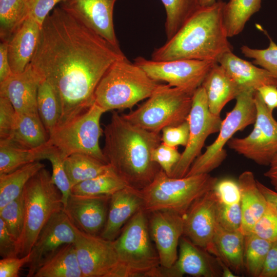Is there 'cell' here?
Returning a JSON list of instances; mask_svg holds the SVG:
<instances>
[{
  "mask_svg": "<svg viewBox=\"0 0 277 277\" xmlns=\"http://www.w3.org/2000/svg\"><path fill=\"white\" fill-rule=\"evenodd\" d=\"M124 56L121 49L58 7L41 27L30 64L57 95L62 109L60 125L94 103L100 80L115 62Z\"/></svg>",
  "mask_w": 277,
  "mask_h": 277,
  "instance_id": "1",
  "label": "cell"
},
{
  "mask_svg": "<svg viewBox=\"0 0 277 277\" xmlns=\"http://www.w3.org/2000/svg\"><path fill=\"white\" fill-rule=\"evenodd\" d=\"M103 134L102 151L113 170L139 190L149 184L161 169L151 160L152 151L162 142L160 133L141 128L113 110Z\"/></svg>",
  "mask_w": 277,
  "mask_h": 277,
  "instance_id": "2",
  "label": "cell"
},
{
  "mask_svg": "<svg viewBox=\"0 0 277 277\" xmlns=\"http://www.w3.org/2000/svg\"><path fill=\"white\" fill-rule=\"evenodd\" d=\"M225 2L201 7L170 39L151 54L154 61L197 60L216 62L232 46L224 24Z\"/></svg>",
  "mask_w": 277,
  "mask_h": 277,
  "instance_id": "3",
  "label": "cell"
},
{
  "mask_svg": "<svg viewBox=\"0 0 277 277\" xmlns=\"http://www.w3.org/2000/svg\"><path fill=\"white\" fill-rule=\"evenodd\" d=\"M159 84L126 56L107 70L94 92V103L105 112L131 109L148 98Z\"/></svg>",
  "mask_w": 277,
  "mask_h": 277,
  "instance_id": "4",
  "label": "cell"
},
{
  "mask_svg": "<svg viewBox=\"0 0 277 277\" xmlns=\"http://www.w3.org/2000/svg\"><path fill=\"white\" fill-rule=\"evenodd\" d=\"M217 180L209 173L172 177L161 168L152 181L141 190L143 209L147 213L165 210L184 216L196 200L213 189Z\"/></svg>",
  "mask_w": 277,
  "mask_h": 277,
  "instance_id": "5",
  "label": "cell"
},
{
  "mask_svg": "<svg viewBox=\"0 0 277 277\" xmlns=\"http://www.w3.org/2000/svg\"><path fill=\"white\" fill-rule=\"evenodd\" d=\"M25 217L18 242L19 257L30 253L40 231L52 216L63 209L62 195L45 167L26 184L23 192Z\"/></svg>",
  "mask_w": 277,
  "mask_h": 277,
  "instance_id": "6",
  "label": "cell"
},
{
  "mask_svg": "<svg viewBox=\"0 0 277 277\" xmlns=\"http://www.w3.org/2000/svg\"><path fill=\"white\" fill-rule=\"evenodd\" d=\"M144 209L134 214L113 241L127 277H156L160 265L151 241L148 219Z\"/></svg>",
  "mask_w": 277,
  "mask_h": 277,
  "instance_id": "7",
  "label": "cell"
},
{
  "mask_svg": "<svg viewBox=\"0 0 277 277\" xmlns=\"http://www.w3.org/2000/svg\"><path fill=\"white\" fill-rule=\"evenodd\" d=\"M193 93L168 84H159L145 102L123 115L141 128L160 133L163 128L178 125L187 120Z\"/></svg>",
  "mask_w": 277,
  "mask_h": 277,
  "instance_id": "8",
  "label": "cell"
},
{
  "mask_svg": "<svg viewBox=\"0 0 277 277\" xmlns=\"http://www.w3.org/2000/svg\"><path fill=\"white\" fill-rule=\"evenodd\" d=\"M104 110L94 103L82 113L58 125L49 134L48 144L56 148L65 159L83 153L107 164L99 139L103 133L100 120Z\"/></svg>",
  "mask_w": 277,
  "mask_h": 277,
  "instance_id": "9",
  "label": "cell"
},
{
  "mask_svg": "<svg viewBox=\"0 0 277 277\" xmlns=\"http://www.w3.org/2000/svg\"><path fill=\"white\" fill-rule=\"evenodd\" d=\"M255 91L253 89H246L238 95L234 107L222 120L216 140L195 160L186 176L209 173L221 165L227 156L225 145L236 132L255 123Z\"/></svg>",
  "mask_w": 277,
  "mask_h": 277,
  "instance_id": "10",
  "label": "cell"
},
{
  "mask_svg": "<svg viewBox=\"0 0 277 277\" xmlns=\"http://www.w3.org/2000/svg\"><path fill=\"white\" fill-rule=\"evenodd\" d=\"M72 225L73 244L83 277H127L113 241L87 233Z\"/></svg>",
  "mask_w": 277,
  "mask_h": 277,
  "instance_id": "11",
  "label": "cell"
},
{
  "mask_svg": "<svg viewBox=\"0 0 277 277\" xmlns=\"http://www.w3.org/2000/svg\"><path fill=\"white\" fill-rule=\"evenodd\" d=\"M187 120L189 126V140L173 170L171 175L172 177L181 178L186 175L193 162L201 154L207 137L219 132L221 128V116L210 111L202 86L193 94L192 106Z\"/></svg>",
  "mask_w": 277,
  "mask_h": 277,
  "instance_id": "12",
  "label": "cell"
},
{
  "mask_svg": "<svg viewBox=\"0 0 277 277\" xmlns=\"http://www.w3.org/2000/svg\"><path fill=\"white\" fill-rule=\"evenodd\" d=\"M215 63L197 60L154 61L142 56L137 57L134 61L153 80L166 82L172 87L192 93L202 85Z\"/></svg>",
  "mask_w": 277,
  "mask_h": 277,
  "instance_id": "13",
  "label": "cell"
},
{
  "mask_svg": "<svg viewBox=\"0 0 277 277\" xmlns=\"http://www.w3.org/2000/svg\"><path fill=\"white\" fill-rule=\"evenodd\" d=\"M73 225L63 210L54 213L40 231L30 253L27 277L37 270L62 246L74 243Z\"/></svg>",
  "mask_w": 277,
  "mask_h": 277,
  "instance_id": "14",
  "label": "cell"
},
{
  "mask_svg": "<svg viewBox=\"0 0 277 277\" xmlns=\"http://www.w3.org/2000/svg\"><path fill=\"white\" fill-rule=\"evenodd\" d=\"M217 208L213 189L196 200L184 216L183 236L211 254L217 224Z\"/></svg>",
  "mask_w": 277,
  "mask_h": 277,
  "instance_id": "15",
  "label": "cell"
},
{
  "mask_svg": "<svg viewBox=\"0 0 277 277\" xmlns=\"http://www.w3.org/2000/svg\"><path fill=\"white\" fill-rule=\"evenodd\" d=\"M117 0H62L60 7L75 19L121 49L113 24V10Z\"/></svg>",
  "mask_w": 277,
  "mask_h": 277,
  "instance_id": "16",
  "label": "cell"
},
{
  "mask_svg": "<svg viewBox=\"0 0 277 277\" xmlns=\"http://www.w3.org/2000/svg\"><path fill=\"white\" fill-rule=\"evenodd\" d=\"M149 213V232L155 244L160 266L169 268L178 257L177 247L184 232V216L165 210Z\"/></svg>",
  "mask_w": 277,
  "mask_h": 277,
  "instance_id": "17",
  "label": "cell"
},
{
  "mask_svg": "<svg viewBox=\"0 0 277 277\" xmlns=\"http://www.w3.org/2000/svg\"><path fill=\"white\" fill-rule=\"evenodd\" d=\"M175 263L169 268L159 267L156 277H181L185 274L197 277L222 276L216 257L182 236Z\"/></svg>",
  "mask_w": 277,
  "mask_h": 277,
  "instance_id": "18",
  "label": "cell"
},
{
  "mask_svg": "<svg viewBox=\"0 0 277 277\" xmlns=\"http://www.w3.org/2000/svg\"><path fill=\"white\" fill-rule=\"evenodd\" d=\"M110 198L71 193L63 210L78 229L100 235L106 222Z\"/></svg>",
  "mask_w": 277,
  "mask_h": 277,
  "instance_id": "19",
  "label": "cell"
},
{
  "mask_svg": "<svg viewBox=\"0 0 277 277\" xmlns=\"http://www.w3.org/2000/svg\"><path fill=\"white\" fill-rule=\"evenodd\" d=\"M42 81L29 64L23 72L12 73L0 83V96L7 98L17 113H38L37 96Z\"/></svg>",
  "mask_w": 277,
  "mask_h": 277,
  "instance_id": "20",
  "label": "cell"
},
{
  "mask_svg": "<svg viewBox=\"0 0 277 277\" xmlns=\"http://www.w3.org/2000/svg\"><path fill=\"white\" fill-rule=\"evenodd\" d=\"M143 207L141 190L128 185L115 192L110 196L106 222L100 236L114 240L130 219Z\"/></svg>",
  "mask_w": 277,
  "mask_h": 277,
  "instance_id": "21",
  "label": "cell"
},
{
  "mask_svg": "<svg viewBox=\"0 0 277 277\" xmlns=\"http://www.w3.org/2000/svg\"><path fill=\"white\" fill-rule=\"evenodd\" d=\"M41 26L27 17L7 42V52L13 74L23 72L30 63L37 48Z\"/></svg>",
  "mask_w": 277,
  "mask_h": 277,
  "instance_id": "22",
  "label": "cell"
},
{
  "mask_svg": "<svg viewBox=\"0 0 277 277\" xmlns=\"http://www.w3.org/2000/svg\"><path fill=\"white\" fill-rule=\"evenodd\" d=\"M217 62L242 91L246 89L257 91L264 85L277 86V77L273 74L241 58L232 51L223 54Z\"/></svg>",
  "mask_w": 277,
  "mask_h": 277,
  "instance_id": "23",
  "label": "cell"
},
{
  "mask_svg": "<svg viewBox=\"0 0 277 277\" xmlns=\"http://www.w3.org/2000/svg\"><path fill=\"white\" fill-rule=\"evenodd\" d=\"M238 182L241 192L242 220L240 231L244 235L251 233L252 229L267 206L263 194L256 184L251 171H245L239 176Z\"/></svg>",
  "mask_w": 277,
  "mask_h": 277,
  "instance_id": "24",
  "label": "cell"
},
{
  "mask_svg": "<svg viewBox=\"0 0 277 277\" xmlns=\"http://www.w3.org/2000/svg\"><path fill=\"white\" fill-rule=\"evenodd\" d=\"M204 88L210 111L220 115L225 106L235 99L242 91L217 63L212 66L201 85Z\"/></svg>",
  "mask_w": 277,
  "mask_h": 277,
  "instance_id": "25",
  "label": "cell"
},
{
  "mask_svg": "<svg viewBox=\"0 0 277 277\" xmlns=\"http://www.w3.org/2000/svg\"><path fill=\"white\" fill-rule=\"evenodd\" d=\"M245 235L240 231H229L216 225L212 241L211 254L220 259L236 275L245 271Z\"/></svg>",
  "mask_w": 277,
  "mask_h": 277,
  "instance_id": "26",
  "label": "cell"
},
{
  "mask_svg": "<svg viewBox=\"0 0 277 277\" xmlns=\"http://www.w3.org/2000/svg\"><path fill=\"white\" fill-rule=\"evenodd\" d=\"M49 138L38 113H17L13 128L7 139L22 148L36 149L46 145Z\"/></svg>",
  "mask_w": 277,
  "mask_h": 277,
  "instance_id": "27",
  "label": "cell"
},
{
  "mask_svg": "<svg viewBox=\"0 0 277 277\" xmlns=\"http://www.w3.org/2000/svg\"><path fill=\"white\" fill-rule=\"evenodd\" d=\"M33 277H83L73 243L62 246Z\"/></svg>",
  "mask_w": 277,
  "mask_h": 277,
  "instance_id": "28",
  "label": "cell"
},
{
  "mask_svg": "<svg viewBox=\"0 0 277 277\" xmlns=\"http://www.w3.org/2000/svg\"><path fill=\"white\" fill-rule=\"evenodd\" d=\"M46 145L36 149H27L9 139H0V174L11 172L28 164L44 160Z\"/></svg>",
  "mask_w": 277,
  "mask_h": 277,
  "instance_id": "29",
  "label": "cell"
},
{
  "mask_svg": "<svg viewBox=\"0 0 277 277\" xmlns=\"http://www.w3.org/2000/svg\"><path fill=\"white\" fill-rule=\"evenodd\" d=\"M64 167L71 188L111 168L108 164L83 153H74L66 157L64 160Z\"/></svg>",
  "mask_w": 277,
  "mask_h": 277,
  "instance_id": "30",
  "label": "cell"
},
{
  "mask_svg": "<svg viewBox=\"0 0 277 277\" xmlns=\"http://www.w3.org/2000/svg\"><path fill=\"white\" fill-rule=\"evenodd\" d=\"M44 167L45 165L38 161L0 174V208L18 197L28 181Z\"/></svg>",
  "mask_w": 277,
  "mask_h": 277,
  "instance_id": "31",
  "label": "cell"
},
{
  "mask_svg": "<svg viewBox=\"0 0 277 277\" xmlns=\"http://www.w3.org/2000/svg\"><path fill=\"white\" fill-rule=\"evenodd\" d=\"M261 0H229L223 9L224 24L229 37L239 34L252 15L259 11Z\"/></svg>",
  "mask_w": 277,
  "mask_h": 277,
  "instance_id": "32",
  "label": "cell"
},
{
  "mask_svg": "<svg viewBox=\"0 0 277 277\" xmlns=\"http://www.w3.org/2000/svg\"><path fill=\"white\" fill-rule=\"evenodd\" d=\"M227 144L231 149L260 165L269 166L273 159L260 129L255 124L247 136L232 137Z\"/></svg>",
  "mask_w": 277,
  "mask_h": 277,
  "instance_id": "33",
  "label": "cell"
},
{
  "mask_svg": "<svg viewBox=\"0 0 277 277\" xmlns=\"http://www.w3.org/2000/svg\"><path fill=\"white\" fill-rule=\"evenodd\" d=\"M128 185L111 168L71 188V193L86 196H111Z\"/></svg>",
  "mask_w": 277,
  "mask_h": 277,
  "instance_id": "34",
  "label": "cell"
},
{
  "mask_svg": "<svg viewBox=\"0 0 277 277\" xmlns=\"http://www.w3.org/2000/svg\"><path fill=\"white\" fill-rule=\"evenodd\" d=\"M37 111L49 135L59 124L62 115L61 104L53 87L46 80L39 85Z\"/></svg>",
  "mask_w": 277,
  "mask_h": 277,
  "instance_id": "35",
  "label": "cell"
},
{
  "mask_svg": "<svg viewBox=\"0 0 277 277\" xmlns=\"http://www.w3.org/2000/svg\"><path fill=\"white\" fill-rule=\"evenodd\" d=\"M166 11L165 32L170 39L201 7L200 0H161Z\"/></svg>",
  "mask_w": 277,
  "mask_h": 277,
  "instance_id": "36",
  "label": "cell"
},
{
  "mask_svg": "<svg viewBox=\"0 0 277 277\" xmlns=\"http://www.w3.org/2000/svg\"><path fill=\"white\" fill-rule=\"evenodd\" d=\"M27 18V0H0V36L8 42Z\"/></svg>",
  "mask_w": 277,
  "mask_h": 277,
  "instance_id": "37",
  "label": "cell"
},
{
  "mask_svg": "<svg viewBox=\"0 0 277 277\" xmlns=\"http://www.w3.org/2000/svg\"><path fill=\"white\" fill-rule=\"evenodd\" d=\"M271 244L253 233L245 235L244 265L248 276L259 277Z\"/></svg>",
  "mask_w": 277,
  "mask_h": 277,
  "instance_id": "38",
  "label": "cell"
},
{
  "mask_svg": "<svg viewBox=\"0 0 277 277\" xmlns=\"http://www.w3.org/2000/svg\"><path fill=\"white\" fill-rule=\"evenodd\" d=\"M254 101L256 109L254 124L260 129L267 148L273 158L277 154V121L273 116V111L267 107L257 91L254 94Z\"/></svg>",
  "mask_w": 277,
  "mask_h": 277,
  "instance_id": "39",
  "label": "cell"
},
{
  "mask_svg": "<svg viewBox=\"0 0 277 277\" xmlns=\"http://www.w3.org/2000/svg\"><path fill=\"white\" fill-rule=\"evenodd\" d=\"M44 159L49 160L51 164L52 180L62 193L64 206L71 194V187L64 167L65 158L56 148L47 143L44 153Z\"/></svg>",
  "mask_w": 277,
  "mask_h": 277,
  "instance_id": "40",
  "label": "cell"
},
{
  "mask_svg": "<svg viewBox=\"0 0 277 277\" xmlns=\"http://www.w3.org/2000/svg\"><path fill=\"white\" fill-rule=\"evenodd\" d=\"M24 217L25 207L22 193L0 208V219L4 221L9 232L18 242L23 230Z\"/></svg>",
  "mask_w": 277,
  "mask_h": 277,
  "instance_id": "41",
  "label": "cell"
},
{
  "mask_svg": "<svg viewBox=\"0 0 277 277\" xmlns=\"http://www.w3.org/2000/svg\"><path fill=\"white\" fill-rule=\"evenodd\" d=\"M269 45L264 49H253L246 45L241 48L247 57L253 59V63L267 70L277 77V45L269 37Z\"/></svg>",
  "mask_w": 277,
  "mask_h": 277,
  "instance_id": "42",
  "label": "cell"
},
{
  "mask_svg": "<svg viewBox=\"0 0 277 277\" xmlns=\"http://www.w3.org/2000/svg\"><path fill=\"white\" fill-rule=\"evenodd\" d=\"M265 212L255 224L251 233L270 242L277 241V213L267 202Z\"/></svg>",
  "mask_w": 277,
  "mask_h": 277,
  "instance_id": "43",
  "label": "cell"
},
{
  "mask_svg": "<svg viewBox=\"0 0 277 277\" xmlns=\"http://www.w3.org/2000/svg\"><path fill=\"white\" fill-rule=\"evenodd\" d=\"M181 156L177 147L170 146L161 142L152 152L151 160L171 176L173 170Z\"/></svg>",
  "mask_w": 277,
  "mask_h": 277,
  "instance_id": "44",
  "label": "cell"
},
{
  "mask_svg": "<svg viewBox=\"0 0 277 277\" xmlns=\"http://www.w3.org/2000/svg\"><path fill=\"white\" fill-rule=\"evenodd\" d=\"M242 215L240 202L232 205H224L218 202L217 223L229 231L240 230Z\"/></svg>",
  "mask_w": 277,
  "mask_h": 277,
  "instance_id": "45",
  "label": "cell"
},
{
  "mask_svg": "<svg viewBox=\"0 0 277 277\" xmlns=\"http://www.w3.org/2000/svg\"><path fill=\"white\" fill-rule=\"evenodd\" d=\"M213 191L219 203L232 205L240 202L241 192L238 181L230 178L218 180Z\"/></svg>",
  "mask_w": 277,
  "mask_h": 277,
  "instance_id": "46",
  "label": "cell"
},
{
  "mask_svg": "<svg viewBox=\"0 0 277 277\" xmlns=\"http://www.w3.org/2000/svg\"><path fill=\"white\" fill-rule=\"evenodd\" d=\"M162 143L170 146L185 147L189 136V126L187 120L173 126L166 127L162 130Z\"/></svg>",
  "mask_w": 277,
  "mask_h": 277,
  "instance_id": "47",
  "label": "cell"
},
{
  "mask_svg": "<svg viewBox=\"0 0 277 277\" xmlns=\"http://www.w3.org/2000/svg\"><path fill=\"white\" fill-rule=\"evenodd\" d=\"M16 112L6 97L0 96V139L9 137L13 128Z\"/></svg>",
  "mask_w": 277,
  "mask_h": 277,
  "instance_id": "48",
  "label": "cell"
},
{
  "mask_svg": "<svg viewBox=\"0 0 277 277\" xmlns=\"http://www.w3.org/2000/svg\"><path fill=\"white\" fill-rule=\"evenodd\" d=\"M62 0H27V17L41 27L50 12Z\"/></svg>",
  "mask_w": 277,
  "mask_h": 277,
  "instance_id": "49",
  "label": "cell"
},
{
  "mask_svg": "<svg viewBox=\"0 0 277 277\" xmlns=\"http://www.w3.org/2000/svg\"><path fill=\"white\" fill-rule=\"evenodd\" d=\"M0 255L2 258L19 257L18 241L8 231L0 219Z\"/></svg>",
  "mask_w": 277,
  "mask_h": 277,
  "instance_id": "50",
  "label": "cell"
},
{
  "mask_svg": "<svg viewBox=\"0 0 277 277\" xmlns=\"http://www.w3.org/2000/svg\"><path fill=\"white\" fill-rule=\"evenodd\" d=\"M30 253L22 257L2 258L0 260V277H18L21 269L30 261Z\"/></svg>",
  "mask_w": 277,
  "mask_h": 277,
  "instance_id": "51",
  "label": "cell"
},
{
  "mask_svg": "<svg viewBox=\"0 0 277 277\" xmlns=\"http://www.w3.org/2000/svg\"><path fill=\"white\" fill-rule=\"evenodd\" d=\"M259 277H277V241L272 243Z\"/></svg>",
  "mask_w": 277,
  "mask_h": 277,
  "instance_id": "52",
  "label": "cell"
},
{
  "mask_svg": "<svg viewBox=\"0 0 277 277\" xmlns=\"http://www.w3.org/2000/svg\"><path fill=\"white\" fill-rule=\"evenodd\" d=\"M257 91L270 110L273 111L277 108V86L264 85L259 88Z\"/></svg>",
  "mask_w": 277,
  "mask_h": 277,
  "instance_id": "53",
  "label": "cell"
},
{
  "mask_svg": "<svg viewBox=\"0 0 277 277\" xmlns=\"http://www.w3.org/2000/svg\"><path fill=\"white\" fill-rule=\"evenodd\" d=\"M12 74L8 56L7 42L2 41L0 44V83Z\"/></svg>",
  "mask_w": 277,
  "mask_h": 277,
  "instance_id": "54",
  "label": "cell"
},
{
  "mask_svg": "<svg viewBox=\"0 0 277 277\" xmlns=\"http://www.w3.org/2000/svg\"><path fill=\"white\" fill-rule=\"evenodd\" d=\"M256 184L266 201L271 205L277 213V191L270 189L256 180Z\"/></svg>",
  "mask_w": 277,
  "mask_h": 277,
  "instance_id": "55",
  "label": "cell"
},
{
  "mask_svg": "<svg viewBox=\"0 0 277 277\" xmlns=\"http://www.w3.org/2000/svg\"><path fill=\"white\" fill-rule=\"evenodd\" d=\"M269 166V168L264 173V176L269 180L274 190L277 191V154L273 157Z\"/></svg>",
  "mask_w": 277,
  "mask_h": 277,
  "instance_id": "56",
  "label": "cell"
},
{
  "mask_svg": "<svg viewBox=\"0 0 277 277\" xmlns=\"http://www.w3.org/2000/svg\"><path fill=\"white\" fill-rule=\"evenodd\" d=\"M222 270V276L223 277H235L238 276L220 259L216 258Z\"/></svg>",
  "mask_w": 277,
  "mask_h": 277,
  "instance_id": "57",
  "label": "cell"
},
{
  "mask_svg": "<svg viewBox=\"0 0 277 277\" xmlns=\"http://www.w3.org/2000/svg\"><path fill=\"white\" fill-rule=\"evenodd\" d=\"M217 0H200L201 7L210 6L214 4Z\"/></svg>",
  "mask_w": 277,
  "mask_h": 277,
  "instance_id": "58",
  "label": "cell"
}]
</instances>
